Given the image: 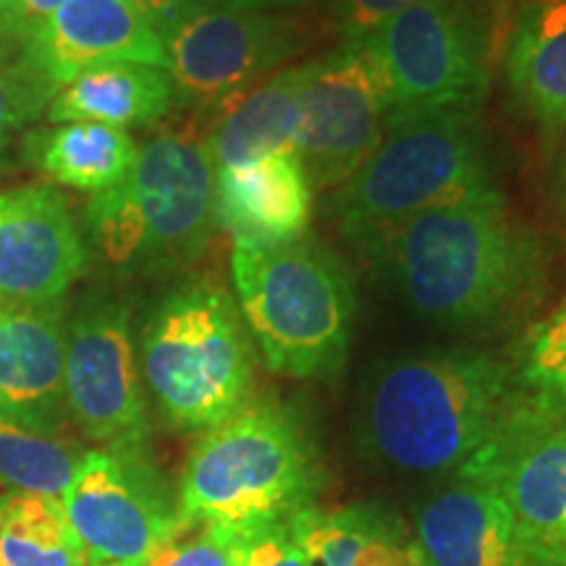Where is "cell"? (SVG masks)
<instances>
[{"instance_id":"6da1fadb","label":"cell","mask_w":566,"mask_h":566,"mask_svg":"<svg viewBox=\"0 0 566 566\" xmlns=\"http://www.w3.org/2000/svg\"><path fill=\"white\" fill-rule=\"evenodd\" d=\"M367 260L386 268L415 313L446 325L504 321L543 289L541 247L504 195L424 210Z\"/></svg>"},{"instance_id":"7a4b0ae2","label":"cell","mask_w":566,"mask_h":566,"mask_svg":"<svg viewBox=\"0 0 566 566\" xmlns=\"http://www.w3.org/2000/svg\"><path fill=\"white\" fill-rule=\"evenodd\" d=\"M522 391L514 367L483 352H424L391 359L363 401L367 454L412 475L459 472L504 433Z\"/></svg>"},{"instance_id":"3957f363","label":"cell","mask_w":566,"mask_h":566,"mask_svg":"<svg viewBox=\"0 0 566 566\" xmlns=\"http://www.w3.org/2000/svg\"><path fill=\"white\" fill-rule=\"evenodd\" d=\"M501 197L480 111H430L388 122L386 137L336 189L331 212L370 258L424 210Z\"/></svg>"},{"instance_id":"277c9868","label":"cell","mask_w":566,"mask_h":566,"mask_svg":"<svg viewBox=\"0 0 566 566\" xmlns=\"http://www.w3.org/2000/svg\"><path fill=\"white\" fill-rule=\"evenodd\" d=\"M239 313L265 365L289 378L342 370L354 328V286L338 254L315 237L286 244H233Z\"/></svg>"},{"instance_id":"5b68a950","label":"cell","mask_w":566,"mask_h":566,"mask_svg":"<svg viewBox=\"0 0 566 566\" xmlns=\"http://www.w3.org/2000/svg\"><path fill=\"white\" fill-rule=\"evenodd\" d=\"M216 166L192 129L155 134L116 187L87 205L92 244L124 273H168L192 263L210 242Z\"/></svg>"},{"instance_id":"8992f818","label":"cell","mask_w":566,"mask_h":566,"mask_svg":"<svg viewBox=\"0 0 566 566\" xmlns=\"http://www.w3.org/2000/svg\"><path fill=\"white\" fill-rule=\"evenodd\" d=\"M317 485L313 438L294 409L250 399L197 441L184 470L179 512L254 530L310 509Z\"/></svg>"},{"instance_id":"52a82bcc","label":"cell","mask_w":566,"mask_h":566,"mask_svg":"<svg viewBox=\"0 0 566 566\" xmlns=\"http://www.w3.org/2000/svg\"><path fill=\"white\" fill-rule=\"evenodd\" d=\"M142 373L155 405L179 430H210L252 394V346L226 289L184 283L158 304L142 336Z\"/></svg>"},{"instance_id":"ba28073f","label":"cell","mask_w":566,"mask_h":566,"mask_svg":"<svg viewBox=\"0 0 566 566\" xmlns=\"http://www.w3.org/2000/svg\"><path fill=\"white\" fill-rule=\"evenodd\" d=\"M499 11L491 0H424L370 34L391 82V118L483 108Z\"/></svg>"},{"instance_id":"9c48e42d","label":"cell","mask_w":566,"mask_h":566,"mask_svg":"<svg viewBox=\"0 0 566 566\" xmlns=\"http://www.w3.org/2000/svg\"><path fill=\"white\" fill-rule=\"evenodd\" d=\"M300 160L313 189H336L386 137L394 97L386 66L370 40L302 63Z\"/></svg>"},{"instance_id":"30bf717a","label":"cell","mask_w":566,"mask_h":566,"mask_svg":"<svg viewBox=\"0 0 566 566\" xmlns=\"http://www.w3.org/2000/svg\"><path fill=\"white\" fill-rule=\"evenodd\" d=\"M310 38L296 13L208 6L163 38L176 103L216 111L275 74Z\"/></svg>"},{"instance_id":"8fae6325","label":"cell","mask_w":566,"mask_h":566,"mask_svg":"<svg viewBox=\"0 0 566 566\" xmlns=\"http://www.w3.org/2000/svg\"><path fill=\"white\" fill-rule=\"evenodd\" d=\"M61 509L92 566L142 564L176 520L139 449L84 451Z\"/></svg>"},{"instance_id":"7c38bea8","label":"cell","mask_w":566,"mask_h":566,"mask_svg":"<svg viewBox=\"0 0 566 566\" xmlns=\"http://www.w3.org/2000/svg\"><path fill=\"white\" fill-rule=\"evenodd\" d=\"M66 407L80 428L108 449H139L147 433L145 394L134 359L129 310L97 296L66 334Z\"/></svg>"},{"instance_id":"4fadbf2b","label":"cell","mask_w":566,"mask_h":566,"mask_svg":"<svg viewBox=\"0 0 566 566\" xmlns=\"http://www.w3.org/2000/svg\"><path fill=\"white\" fill-rule=\"evenodd\" d=\"M499 488L535 546L566 556V422L522 399L504 433L459 470Z\"/></svg>"},{"instance_id":"5bb4252c","label":"cell","mask_w":566,"mask_h":566,"mask_svg":"<svg viewBox=\"0 0 566 566\" xmlns=\"http://www.w3.org/2000/svg\"><path fill=\"white\" fill-rule=\"evenodd\" d=\"M87 260L80 223L59 187L0 192V307L55 304Z\"/></svg>"},{"instance_id":"9a60e30c","label":"cell","mask_w":566,"mask_h":566,"mask_svg":"<svg viewBox=\"0 0 566 566\" xmlns=\"http://www.w3.org/2000/svg\"><path fill=\"white\" fill-rule=\"evenodd\" d=\"M24 53L55 95L105 63H147L168 71L163 38L132 0H66L24 40Z\"/></svg>"},{"instance_id":"2e32d148","label":"cell","mask_w":566,"mask_h":566,"mask_svg":"<svg viewBox=\"0 0 566 566\" xmlns=\"http://www.w3.org/2000/svg\"><path fill=\"white\" fill-rule=\"evenodd\" d=\"M417 546L430 566H566L516 525L499 488L459 478L417 516Z\"/></svg>"},{"instance_id":"e0dca14e","label":"cell","mask_w":566,"mask_h":566,"mask_svg":"<svg viewBox=\"0 0 566 566\" xmlns=\"http://www.w3.org/2000/svg\"><path fill=\"white\" fill-rule=\"evenodd\" d=\"M63 365L59 304L0 307V417L53 436L69 412Z\"/></svg>"},{"instance_id":"ac0fdd59","label":"cell","mask_w":566,"mask_h":566,"mask_svg":"<svg viewBox=\"0 0 566 566\" xmlns=\"http://www.w3.org/2000/svg\"><path fill=\"white\" fill-rule=\"evenodd\" d=\"M212 218L233 244H286L304 237L313 218V184L300 155L279 153L216 168Z\"/></svg>"},{"instance_id":"d6986e66","label":"cell","mask_w":566,"mask_h":566,"mask_svg":"<svg viewBox=\"0 0 566 566\" xmlns=\"http://www.w3.org/2000/svg\"><path fill=\"white\" fill-rule=\"evenodd\" d=\"M504 71L527 118L548 137L566 129V0H516Z\"/></svg>"},{"instance_id":"ffe728a7","label":"cell","mask_w":566,"mask_h":566,"mask_svg":"<svg viewBox=\"0 0 566 566\" xmlns=\"http://www.w3.org/2000/svg\"><path fill=\"white\" fill-rule=\"evenodd\" d=\"M210 113L205 145L216 168L296 153L302 134V69L275 71Z\"/></svg>"},{"instance_id":"44dd1931","label":"cell","mask_w":566,"mask_h":566,"mask_svg":"<svg viewBox=\"0 0 566 566\" xmlns=\"http://www.w3.org/2000/svg\"><path fill=\"white\" fill-rule=\"evenodd\" d=\"M176 92L166 69L147 63H105L90 69L59 90L48 105V118L59 124L150 126L174 108Z\"/></svg>"},{"instance_id":"7402d4cb","label":"cell","mask_w":566,"mask_h":566,"mask_svg":"<svg viewBox=\"0 0 566 566\" xmlns=\"http://www.w3.org/2000/svg\"><path fill=\"white\" fill-rule=\"evenodd\" d=\"M139 147L126 129L105 124H59L27 137V158L63 187L101 195L124 181Z\"/></svg>"},{"instance_id":"603a6c76","label":"cell","mask_w":566,"mask_h":566,"mask_svg":"<svg viewBox=\"0 0 566 566\" xmlns=\"http://www.w3.org/2000/svg\"><path fill=\"white\" fill-rule=\"evenodd\" d=\"M0 566H92L61 501L13 493L0 520Z\"/></svg>"},{"instance_id":"cb8c5ba5","label":"cell","mask_w":566,"mask_h":566,"mask_svg":"<svg viewBox=\"0 0 566 566\" xmlns=\"http://www.w3.org/2000/svg\"><path fill=\"white\" fill-rule=\"evenodd\" d=\"M84 451L0 417V480L17 493L61 501Z\"/></svg>"},{"instance_id":"d4e9b609","label":"cell","mask_w":566,"mask_h":566,"mask_svg":"<svg viewBox=\"0 0 566 566\" xmlns=\"http://www.w3.org/2000/svg\"><path fill=\"white\" fill-rule=\"evenodd\" d=\"M514 378L535 412L566 422V300L522 338Z\"/></svg>"},{"instance_id":"484cf974","label":"cell","mask_w":566,"mask_h":566,"mask_svg":"<svg viewBox=\"0 0 566 566\" xmlns=\"http://www.w3.org/2000/svg\"><path fill=\"white\" fill-rule=\"evenodd\" d=\"M244 530L176 512L174 525L142 566H237Z\"/></svg>"},{"instance_id":"4316f807","label":"cell","mask_w":566,"mask_h":566,"mask_svg":"<svg viewBox=\"0 0 566 566\" xmlns=\"http://www.w3.org/2000/svg\"><path fill=\"white\" fill-rule=\"evenodd\" d=\"M55 92L27 59L24 42L0 34V147L51 105Z\"/></svg>"},{"instance_id":"83f0119b","label":"cell","mask_w":566,"mask_h":566,"mask_svg":"<svg viewBox=\"0 0 566 566\" xmlns=\"http://www.w3.org/2000/svg\"><path fill=\"white\" fill-rule=\"evenodd\" d=\"M237 566H310V558L296 535L294 516L244 530Z\"/></svg>"},{"instance_id":"f1b7e54d","label":"cell","mask_w":566,"mask_h":566,"mask_svg":"<svg viewBox=\"0 0 566 566\" xmlns=\"http://www.w3.org/2000/svg\"><path fill=\"white\" fill-rule=\"evenodd\" d=\"M420 3L424 0H331V24L342 42H359Z\"/></svg>"},{"instance_id":"f546056e","label":"cell","mask_w":566,"mask_h":566,"mask_svg":"<svg viewBox=\"0 0 566 566\" xmlns=\"http://www.w3.org/2000/svg\"><path fill=\"white\" fill-rule=\"evenodd\" d=\"M66 0H0V34L24 42Z\"/></svg>"},{"instance_id":"4dcf8cb0","label":"cell","mask_w":566,"mask_h":566,"mask_svg":"<svg viewBox=\"0 0 566 566\" xmlns=\"http://www.w3.org/2000/svg\"><path fill=\"white\" fill-rule=\"evenodd\" d=\"M137 11L153 24V30L166 38L174 27L187 21L195 13H200L212 6L210 0H132Z\"/></svg>"},{"instance_id":"1f68e13d","label":"cell","mask_w":566,"mask_h":566,"mask_svg":"<svg viewBox=\"0 0 566 566\" xmlns=\"http://www.w3.org/2000/svg\"><path fill=\"white\" fill-rule=\"evenodd\" d=\"M212 6L221 9H254V11H283L296 9V6H307L313 0H210Z\"/></svg>"},{"instance_id":"d6a6232c","label":"cell","mask_w":566,"mask_h":566,"mask_svg":"<svg viewBox=\"0 0 566 566\" xmlns=\"http://www.w3.org/2000/svg\"><path fill=\"white\" fill-rule=\"evenodd\" d=\"M13 493H17V491H11V488L6 485L3 480H0V520H3V512H6V506H9Z\"/></svg>"},{"instance_id":"836d02e7","label":"cell","mask_w":566,"mask_h":566,"mask_svg":"<svg viewBox=\"0 0 566 566\" xmlns=\"http://www.w3.org/2000/svg\"><path fill=\"white\" fill-rule=\"evenodd\" d=\"M491 3H495V6H499V9H504V11H512L516 0H491Z\"/></svg>"},{"instance_id":"e575fe53","label":"cell","mask_w":566,"mask_h":566,"mask_svg":"<svg viewBox=\"0 0 566 566\" xmlns=\"http://www.w3.org/2000/svg\"><path fill=\"white\" fill-rule=\"evenodd\" d=\"M101 566H142V564H101Z\"/></svg>"},{"instance_id":"d590c367","label":"cell","mask_w":566,"mask_h":566,"mask_svg":"<svg viewBox=\"0 0 566 566\" xmlns=\"http://www.w3.org/2000/svg\"><path fill=\"white\" fill-rule=\"evenodd\" d=\"M564 184H566V171H564Z\"/></svg>"}]
</instances>
